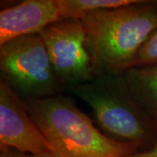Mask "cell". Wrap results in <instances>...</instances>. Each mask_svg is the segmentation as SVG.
I'll return each mask as SVG.
<instances>
[{
  "instance_id": "cell-10",
  "label": "cell",
  "mask_w": 157,
  "mask_h": 157,
  "mask_svg": "<svg viewBox=\"0 0 157 157\" xmlns=\"http://www.w3.org/2000/svg\"><path fill=\"white\" fill-rule=\"evenodd\" d=\"M155 66H157V30L141 46L131 68Z\"/></svg>"
},
{
  "instance_id": "cell-2",
  "label": "cell",
  "mask_w": 157,
  "mask_h": 157,
  "mask_svg": "<svg viewBox=\"0 0 157 157\" xmlns=\"http://www.w3.org/2000/svg\"><path fill=\"white\" fill-rule=\"evenodd\" d=\"M54 157H128L138 147L109 138L73 101L63 94L24 100Z\"/></svg>"
},
{
  "instance_id": "cell-11",
  "label": "cell",
  "mask_w": 157,
  "mask_h": 157,
  "mask_svg": "<svg viewBox=\"0 0 157 157\" xmlns=\"http://www.w3.org/2000/svg\"><path fill=\"white\" fill-rule=\"evenodd\" d=\"M0 157H54L52 155L48 154H39V155H33V154H25L21 153L13 149H3L0 150Z\"/></svg>"
},
{
  "instance_id": "cell-4",
  "label": "cell",
  "mask_w": 157,
  "mask_h": 157,
  "mask_svg": "<svg viewBox=\"0 0 157 157\" xmlns=\"http://www.w3.org/2000/svg\"><path fill=\"white\" fill-rule=\"evenodd\" d=\"M0 70L1 78L23 100L50 98L66 89L54 72L39 34L0 45Z\"/></svg>"
},
{
  "instance_id": "cell-12",
  "label": "cell",
  "mask_w": 157,
  "mask_h": 157,
  "mask_svg": "<svg viewBox=\"0 0 157 157\" xmlns=\"http://www.w3.org/2000/svg\"><path fill=\"white\" fill-rule=\"evenodd\" d=\"M128 157H157V142L150 147L138 151Z\"/></svg>"
},
{
  "instance_id": "cell-9",
  "label": "cell",
  "mask_w": 157,
  "mask_h": 157,
  "mask_svg": "<svg viewBox=\"0 0 157 157\" xmlns=\"http://www.w3.org/2000/svg\"><path fill=\"white\" fill-rule=\"evenodd\" d=\"M139 1L140 0H57V3L61 20H81L91 12L131 6Z\"/></svg>"
},
{
  "instance_id": "cell-1",
  "label": "cell",
  "mask_w": 157,
  "mask_h": 157,
  "mask_svg": "<svg viewBox=\"0 0 157 157\" xmlns=\"http://www.w3.org/2000/svg\"><path fill=\"white\" fill-rule=\"evenodd\" d=\"M81 20L95 75L122 73L157 30V1L94 11Z\"/></svg>"
},
{
  "instance_id": "cell-3",
  "label": "cell",
  "mask_w": 157,
  "mask_h": 157,
  "mask_svg": "<svg viewBox=\"0 0 157 157\" xmlns=\"http://www.w3.org/2000/svg\"><path fill=\"white\" fill-rule=\"evenodd\" d=\"M69 90L89 106L109 138L138 148L157 142V128L135 101L123 73L96 74Z\"/></svg>"
},
{
  "instance_id": "cell-7",
  "label": "cell",
  "mask_w": 157,
  "mask_h": 157,
  "mask_svg": "<svg viewBox=\"0 0 157 157\" xmlns=\"http://www.w3.org/2000/svg\"><path fill=\"white\" fill-rule=\"evenodd\" d=\"M62 21L57 0H25L0 11V45L12 39L39 34Z\"/></svg>"
},
{
  "instance_id": "cell-8",
  "label": "cell",
  "mask_w": 157,
  "mask_h": 157,
  "mask_svg": "<svg viewBox=\"0 0 157 157\" xmlns=\"http://www.w3.org/2000/svg\"><path fill=\"white\" fill-rule=\"evenodd\" d=\"M122 73L135 101L157 128V66L132 67Z\"/></svg>"
},
{
  "instance_id": "cell-5",
  "label": "cell",
  "mask_w": 157,
  "mask_h": 157,
  "mask_svg": "<svg viewBox=\"0 0 157 157\" xmlns=\"http://www.w3.org/2000/svg\"><path fill=\"white\" fill-rule=\"evenodd\" d=\"M51 63L65 88L90 81L95 76L86 49V33L80 19L52 24L40 33Z\"/></svg>"
},
{
  "instance_id": "cell-6",
  "label": "cell",
  "mask_w": 157,
  "mask_h": 157,
  "mask_svg": "<svg viewBox=\"0 0 157 157\" xmlns=\"http://www.w3.org/2000/svg\"><path fill=\"white\" fill-rule=\"evenodd\" d=\"M48 154L52 148L28 112L25 101L4 79L0 80V150Z\"/></svg>"
}]
</instances>
